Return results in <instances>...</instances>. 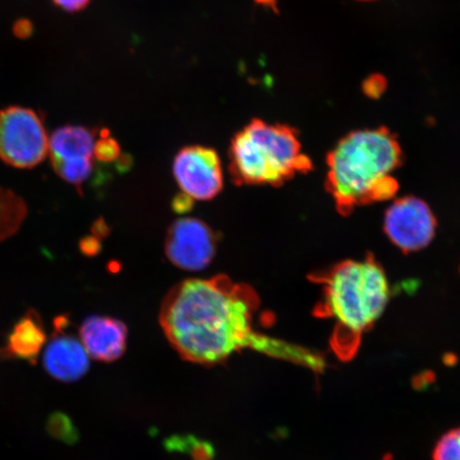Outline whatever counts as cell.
<instances>
[{
	"label": "cell",
	"mask_w": 460,
	"mask_h": 460,
	"mask_svg": "<svg viewBox=\"0 0 460 460\" xmlns=\"http://www.w3.org/2000/svg\"><path fill=\"white\" fill-rule=\"evenodd\" d=\"M258 304L252 288L235 284L226 275L188 279L165 297L161 325L181 358L220 364L241 349L261 347L263 338L252 331Z\"/></svg>",
	"instance_id": "cell-1"
},
{
	"label": "cell",
	"mask_w": 460,
	"mask_h": 460,
	"mask_svg": "<svg viewBox=\"0 0 460 460\" xmlns=\"http://www.w3.org/2000/svg\"><path fill=\"white\" fill-rule=\"evenodd\" d=\"M402 163L398 139L389 129H362L342 137L327 156L325 187L341 216L356 207L393 199L399 182L393 172Z\"/></svg>",
	"instance_id": "cell-2"
},
{
	"label": "cell",
	"mask_w": 460,
	"mask_h": 460,
	"mask_svg": "<svg viewBox=\"0 0 460 460\" xmlns=\"http://www.w3.org/2000/svg\"><path fill=\"white\" fill-rule=\"evenodd\" d=\"M313 280L323 287L315 314L337 320L332 349L341 359L358 352L360 336L376 323L386 308L390 287L381 263L371 254L361 261H345Z\"/></svg>",
	"instance_id": "cell-3"
},
{
	"label": "cell",
	"mask_w": 460,
	"mask_h": 460,
	"mask_svg": "<svg viewBox=\"0 0 460 460\" xmlns=\"http://www.w3.org/2000/svg\"><path fill=\"white\" fill-rule=\"evenodd\" d=\"M228 170L234 185L279 187L312 171L313 163L296 129L255 119L230 142Z\"/></svg>",
	"instance_id": "cell-4"
},
{
	"label": "cell",
	"mask_w": 460,
	"mask_h": 460,
	"mask_svg": "<svg viewBox=\"0 0 460 460\" xmlns=\"http://www.w3.org/2000/svg\"><path fill=\"white\" fill-rule=\"evenodd\" d=\"M49 153L42 119L31 109L10 107L0 111V159L17 169H31Z\"/></svg>",
	"instance_id": "cell-5"
},
{
	"label": "cell",
	"mask_w": 460,
	"mask_h": 460,
	"mask_svg": "<svg viewBox=\"0 0 460 460\" xmlns=\"http://www.w3.org/2000/svg\"><path fill=\"white\" fill-rule=\"evenodd\" d=\"M218 234L197 217H182L172 224L166 234V257L177 268L200 271L216 256Z\"/></svg>",
	"instance_id": "cell-6"
},
{
	"label": "cell",
	"mask_w": 460,
	"mask_h": 460,
	"mask_svg": "<svg viewBox=\"0 0 460 460\" xmlns=\"http://www.w3.org/2000/svg\"><path fill=\"white\" fill-rule=\"evenodd\" d=\"M437 221L429 205L415 197L396 199L385 215V234L404 252L427 247L434 239Z\"/></svg>",
	"instance_id": "cell-7"
},
{
	"label": "cell",
	"mask_w": 460,
	"mask_h": 460,
	"mask_svg": "<svg viewBox=\"0 0 460 460\" xmlns=\"http://www.w3.org/2000/svg\"><path fill=\"white\" fill-rule=\"evenodd\" d=\"M172 174L182 192L192 199H214L223 190L221 159L209 147L192 146L181 149L172 164Z\"/></svg>",
	"instance_id": "cell-8"
},
{
	"label": "cell",
	"mask_w": 460,
	"mask_h": 460,
	"mask_svg": "<svg viewBox=\"0 0 460 460\" xmlns=\"http://www.w3.org/2000/svg\"><path fill=\"white\" fill-rule=\"evenodd\" d=\"M128 327L109 316H90L80 327L79 339L90 358L111 362L122 356L128 343Z\"/></svg>",
	"instance_id": "cell-9"
},
{
	"label": "cell",
	"mask_w": 460,
	"mask_h": 460,
	"mask_svg": "<svg viewBox=\"0 0 460 460\" xmlns=\"http://www.w3.org/2000/svg\"><path fill=\"white\" fill-rule=\"evenodd\" d=\"M43 361L49 376L63 383H73L88 371L90 356L80 339L58 335L46 345Z\"/></svg>",
	"instance_id": "cell-10"
},
{
	"label": "cell",
	"mask_w": 460,
	"mask_h": 460,
	"mask_svg": "<svg viewBox=\"0 0 460 460\" xmlns=\"http://www.w3.org/2000/svg\"><path fill=\"white\" fill-rule=\"evenodd\" d=\"M96 135L82 126L57 129L49 140L51 163L94 158Z\"/></svg>",
	"instance_id": "cell-11"
},
{
	"label": "cell",
	"mask_w": 460,
	"mask_h": 460,
	"mask_svg": "<svg viewBox=\"0 0 460 460\" xmlns=\"http://www.w3.org/2000/svg\"><path fill=\"white\" fill-rule=\"evenodd\" d=\"M46 343V333L41 320L34 313L17 322L11 332L4 352L11 358L36 361Z\"/></svg>",
	"instance_id": "cell-12"
},
{
	"label": "cell",
	"mask_w": 460,
	"mask_h": 460,
	"mask_svg": "<svg viewBox=\"0 0 460 460\" xmlns=\"http://www.w3.org/2000/svg\"><path fill=\"white\" fill-rule=\"evenodd\" d=\"M24 201L10 190L0 188V240L10 237L26 217Z\"/></svg>",
	"instance_id": "cell-13"
},
{
	"label": "cell",
	"mask_w": 460,
	"mask_h": 460,
	"mask_svg": "<svg viewBox=\"0 0 460 460\" xmlns=\"http://www.w3.org/2000/svg\"><path fill=\"white\" fill-rule=\"evenodd\" d=\"M55 171L62 180L72 183L78 188L88 181L94 171L93 159H82L75 161H63L53 164Z\"/></svg>",
	"instance_id": "cell-14"
},
{
	"label": "cell",
	"mask_w": 460,
	"mask_h": 460,
	"mask_svg": "<svg viewBox=\"0 0 460 460\" xmlns=\"http://www.w3.org/2000/svg\"><path fill=\"white\" fill-rule=\"evenodd\" d=\"M94 157L101 163H119L120 157V147L117 140L111 136L107 129L102 131L100 139L95 141Z\"/></svg>",
	"instance_id": "cell-15"
},
{
	"label": "cell",
	"mask_w": 460,
	"mask_h": 460,
	"mask_svg": "<svg viewBox=\"0 0 460 460\" xmlns=\"http://www.w3.org/2000/svg\"><path fill=\"white\" fill-rule=\"evenodd\" d=\"M434 460H460V428L442 436L435 447Z\"/></svg>",
	"instance_id": "cell-16"
},
{
	"label": "cell",
	"mask_w": 460,
	"mask_h": 460,
	"mask_svg": "<svg viewBox=\"0 0 460 460\" xmlns=\"http://www.w3.org/2000/svg\"><path fill=\"white\" fill-rule=\"evenodd\" d=\"M386 79L381 75H372L369 78L366 79L364 84V90L367 95L371 97H378L386 89Z\"/></svg>",
	"instance_id": "cell-17"
},
{
	"label": "cell",
	"mask_w": 460,
	"mask_h": 460,
	"mask_svg": "<svg viewBox=\"0 0 460 460\" xmlns=\"http://www.w3.org/2000/svg\"><path fill=\"white\" fill-rule=\"evenodd\" d=\"M58 8L68 13H76L88 7L91 0H51Z\"/></svg>",
	"instance_id": "cell-18"
},
{
	"label": "cell",
	"mask_w": 460,
	"mask_h": 460,
	"mask_svg": "<svg viewBox=\"0 0 460 460\" xmlns=\"http://www.w3.org/2000/svg\"><path fill=\"white\" fill-rule=\"evenodd\" d=\"M193 199L185 193L177 195V197L172 200V209L176 212H180V214H185L190 209L192 208Z\"/></svg>",
	"instance_id": "cell-19"
},
{
	"label": "cell",
	"mask_w": 460,
	"mask_h": 460,
	"mask_svg": "<svg viewBox=\"0 0 460 460\" xmlns=\"http://www.w3.org/2000/svg\"><path fill=\"white\" fill-rule=\"evenodd\" d=\"M32 24L27 20H20L14 25V34L19 38H27L32 33Z\"/></svg>",
	"instance_id": "cell-20"
},
{
	"label": "cell",
	"mask_w": 460,
	"mask_h": 460,
	"mask_svg": "<svg viewBox=\"0 0 460 460\" xmlns=\"http://www.w3.org/2000/svg\"><path fill=\"white\" fill-rule=\"evenodd\" d=\"M82 249L85 254L93 255L97 251L100 250V244L97 243L95 238H88L84 241Z\"/></svg>",
	"instance_id": "cell-21"
},
{
	"label": "cell",
	"mask_w": 460,
	"mask_h": 460,
	"mask_svg": "<svg viewBox=\"0 0 460 460\" xmlns=\"http://www.w3.org/2000/svg\"><path fill=\"white\" fill-rule=\"evenodd\" d=\"M255 2L263 5V7H267L272 10L278 9V0H255Z\"/></svg>",
	"instance_id": "cell-22"
},
{
	"label": "cell",
	"mask_w": 460,
	"mask_h": 460,
	"mask_svg": "<svg viewBox=\"0 0 460 460\" xmlns=\"http://www.w3.org/2000/svg\"><path fill=\"white\" fill-rule=\"evenodd\" d=\"M360 2H373V0H360Z\"/></svg>",
	"instance_id": "cell-23"
}]
</instances>
